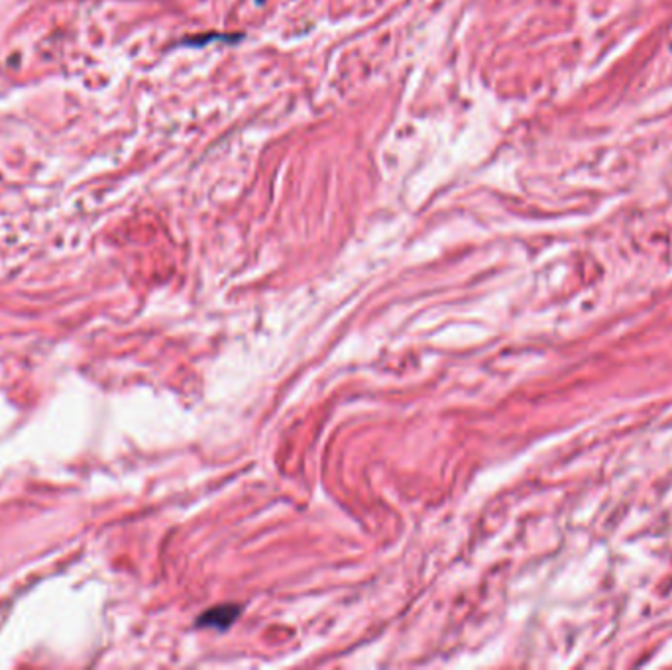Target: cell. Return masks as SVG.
Segmentation results:
<instances>
[{
    "label": "cell",
    "mask_w": 672,
    "mask_h": 670,
    "mask_svg": "<svg viewBox=\"0 0 672 670\" xmlns=\"http://www.w3.org/2000/svg\"><path fill=\"white\" fill-rule=\"evenodd\" d=\"M240 614L238 606H219L201 615L199 627H213V629H226Z\"/></svg>",
    "instance_id": "1"
}]
</instances>
